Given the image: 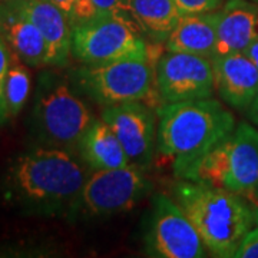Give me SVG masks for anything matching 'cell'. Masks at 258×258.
<instances>
[{
	"mask_svg": "<svg viewBox=\"0 0 258 258\" xmlns=\"http://www.w3.org/2000/svg\"><path fill=\"white\" fill-rule=\"evenodd\" d=\"M126 12L152 40H166L182 13L175 0H125Z\"/></svg>",
	"mask_w": 258,
	"mask_h": 258,
	"instance_id": "cell-18",
	"label": "cell"
},
{
	"mask_svg": "<svg viewBox=\"0 0 258 258\" xmlns=\"http://www.w3.org/2000/svg\"><path fill=\"white\" fill-rule=\"evenodd\" d=\"M78 155L91 171L112 169L129 164V158L111 126L102 119H95L79 142Z\"/></svg>",
	"mask_w": 258,
	"mask_h": 258,
	"instance_id": "cell-17",
	"label": "cell"
},
{
	"mask_svg": "<svg viewBox=\"0 0 258 258\" xmlns=\"http://www.w3.org/2000/svg\"><path fill=\"white\" fill-rule=\"evenodd\" d=\"M139 25L123 13L102 15L72 28V55L81 63L149 59Z\"/></svg>",
	"mask_w": 258,
	"mask_h": 258,
	"instance_id": "cell-7",
	"label": "cell"
},
{
	"mask_svg": "<svg viewBox=\"0 0 258 258\" xmlns=\"http://www.w3.org/2000/svg\"><path fill=\"white\" fill-rule=\"evenodd\" d=\"M257 37L258 6L255 3L248 0H228L217 12L215 56L244 52Z\"/></svg>",
	"mask_w": 258,
	"mask_h": 258,
	"instance_id": "cell-14",
	"label": "cell"
},
{
	"mask_svg": "<svg viewBox=\"0 0 258 258\" xmlns=\"http://www.w3.org/2000/svg\"><path fill=\"white\" fill-rule=\"evenodd\" d=\"M88 169L74 151L33 148L15 158L6 169L3 195L25 211L36 214L72 210L89 175Z\"/></svg>",
	"mask_w": 258,
	"mask_h": 258,
	"instance_id": "cell-1",
	"label": "cell"
},
{
	"mask_svg": "<svg viewBox=\"0 0 258 258\" xmlns=\"http://www.w3.org/2000/svg\"><path fill=\"white\" fill-rule=\"evenodd\" d=\"M217 45V12L182 15L165 40L166 52H181L212 59Z\"/></svg>",
	"mask_w": 258,
	"mask_h": 258,
	"instance_id": "cell-16",
	"label": "cell"
},
{
	"mask_svg": "<svg viewBox=\"0 0 258 258\" xmlns=\"http://www.w3.org/2000/svg\"><path fill=\"white\" fill-rule=\"evenodd\" d=\"M49 2H52L53 5H56L68 18H71V13H72V10H74L78 0H49Z\"/></svg>",
	"mask_w": 258,
	"mask_h": 258,
	"instance_id": "cell-24",
	"label": "cell"
},
{
	"mask_svg": "<svg viewBox=\"0 0 258 258\" xmlns=\"http://www.w3.org/2000/svg\"><path fill=\"white\" fill-rule=\"evenodd\" d=\"M10 57H12V50L0 35V125H5L10 118L8 103H6V95H5V85L9 71Z\"/></svg>",
	"mask_w": 258,
	"mask_h": 258,
	"instance_id": "cell-20",
	"label": "cell"
},
{
	"mask_svg": "<svg viewBox=\"0 0 258 258\" xmlns=\"http://www.w3.org/2000/svg\"><path fill=\"white\" fill-rule=\"evenodd\" d=\"M69 79L79 92L106 108L148 98L155 83V66L151 59L82 63Z\"/></svg>",
	"mask_w": 258,
	"mask_h": 258,
	"instance_id": "cell-6",
	"label": "cell"
},
{
	"mask_svg": "<svg viewBox=\"0 0 258 258\" xmlns=\"http://www.w3.org/2000/svg\"><path fill=\"white\" fill-rule=\"evenodd\" d=\"M151 191L147 168L128 165L89 174L72 211L89 218L111 217L134 208Z\"/></svg>",
	"mask_w": 258,
	"mask_h": 258,
	"instance_id": "cell-8",
	"label": "cell"
},
{
	"mask_svg": "<svg viewBox=\"0 0 258 258\" xmlns=\"http://www.w3.org/2000/svg\"><path fill=\"white\" fill-rule=\"evenodd\" d=\"M244 53H245V56L248 57L252 63L255 64V68L258 69V37L249 43V46L244 50Z\"/></svg>",
	"mask_w": 258,
	"mask_h": 258,
	"instance_id": "cell-25",
	"label": "cell"
},
{
	"mask_svg": "<svg viewBox=\"0 0 258 258\" xmlns=\"http://www.w3.org/2000/svg\"><path fill=\"white\" fill-rule=\"evenodd\" d=\"M71 81L46 71L39 75L32 131L42 147L78 149L95 116Z\"/></svg>",
	"mask_w": 258,
	"mask_h": 258,
	"instance_id": "cell-4",
	"label": "cell"
},
{
	"mask_svg": "<svg viewBox=\"0 0 258 258\" xmlns=\"http://www.w3.org/2000/svg\"><path fill=\"white\" fill-rule=\"evenodd\" d=\"M235 118L212 98L166 103L159 112L157 151L185 179L212 148L232 134Z\"/></svg>",
	"mask_w": 258,
	"mask_h": 258,
	"instance_id": "cell-2",
	"label": "cell"
},
{
	"mask_svg": "<svg viewBox=\"0 0 258 258\" xmlns=\"http://www.w3.org/2000/svg\"><path fill=\"white\" fill-rule=\"evenodd\" d=\"M148 252L159 258H201L207 248L175 200L158 194L147 232Z\"/></svg>",
	"mask_w": 258,
	"mask_h": 258,
	"instance_id": "cell-9",
	"label": "cell"
},
{
	"mask_svg": "<svg viewBox=\"0 0 258 258\" xmlns=\"http://www.w3.org/2000/svg\"><path fill=\"white\" fill-rule=\"evenodd\" d=\"M224 0H175L182 15H198L217 12L222 6Z\"/></svg>",
	"mask_w": 258,
	"mask_h": 258,
	"instance_id": "cell-21",
	"label": "cell"
},
{
	"mask_svg": "<svg viewBox=\"0 0 258 258\" xmlns=\"http://www.w3.org/2000/svg\"><path fill=\"white\" fill-rule=\"evenodd\" d=\"M98 16L102 15H113V13H123L128 15L125 0H91Z\"/></svg>",
	"mask_w": 258,
	"mask_h": 258,
	"instance_id": "cell-23",
	"label": "cell"
},
{
	"mask_svg": "<svg viewBox=\"0 0 258 258\" xmlns=\"http://www.w3.org/2000/svg\"><path fill=\"white\" fill-rule=\"evenodd\" d=\"M101 118L115 132L129 158V162L147 168L157 149V116L141 101L106 106Z\"/></svg>",
	"mask_w": 258,
	"mask_h": 258,
	"instance_id": "cell-11",
	"label": "cell"
},
{
	"mask_svg": "<svg viewBox=\"0 0 258 258\" xmlns=\"http://www.w3.org/2000/svg\"><path fill=\"white\" fill-rule=\"evenodd\" d=\"M247 200L251 201V205H252V208H254V214H255V225H258V188L254 191V192L249 195Z\"/></svg>",
	"mask_w": 258,
	"mask_h": 258,
	"instance_id": "cell-27",
	"label": "cell"
},
{
	"mask_svg": "<svg viewBox=\"0 0 258 258\" xmlns=\"http://www.w3.org/2000/svg\"><path fill=\"white\" fill-rule=\"evenodd\" d=\"M215 89L235 109H248L258 98V69L244 52L212 57Z\"/></svg>",
	"mask_w": 258,
	"mask_h": 258,
	"instance_id": "cell-13",
	"label": "cell"
},
{
	"mask_svg": "<svg viewBox=\"0 0 258 258\" xmlns=\"http://www.w3.org/2000/svg\"><path fill=\"white\" fill-rule=\"evenodd\" d=\"M39 29L47 46V66L60 68L72 53V25L62 10L49 0L9 2Z\"/></svg>",
	"mask_w": 258,
	"mask_h": 258,
	"instance_id": "cell-12",
	"label": "cell"
},
{
	"mask_svg": "<svg viewBox=\"0 0 258 258\" xmlns=\"http://www.w3.org/2000/svg\"><path fill=\"white\" fill-rule=\"evenodd\" d=\"M185 179L205 182L248 198L258 188V129L241 122L194 166Z\"/></svg>",
	"mask_w": 258,
	"mask_h": 258,
	"instance_id": "cell-5",
	"label": "cell"
},
{
	"mask_svg": "<svg viewBox=\"0 0 258 258\" xmlns=\"http://www.w3.org/2000/svg\"><path fill=\"white\" fill-rule=\"evenodd\" d=\"M0 35L29 66H47V46L39 29L9 2L0 0Z\"/></svg>",
	"mask_w": 258,
	"mask_h": 258,
	"instance_id": "cell-15",
	"label": "cell"
},
{
	"mask_svg": "<svg viewBox=\"0 0 258 258\" xmlns=\"http://www.w3.org/2000/svg\"><path fill=\"white\" fill-rule=\"evenodd\" d=\"M234 258H258V225L247 232L235 251Z\"/></svg>",
	"mask_w": 258,
	"mask_h": 258,
	"instance_id": "cell-22",
	"label": "cell"
},
{
	"mask_svg": "<svg viewBox=\"0 0 258 258\" xmlns=\"http://www.w3.org/2000/svg\"><path fill=\"white\" fill-rule=\"evenodd\" d=\"M174 197L214 257L234 258L241 241L255 225L254 208L240 194L184 179L174 186Z\"/></svg>",
	"mask_w": 258,
	"mask_h": 258,
	"instance_id": "cell-3",
	"label": "cell"
},
{
	"mask_svg": "<svg viewBox=\"0 0 258 258\" xmlns=\"http://www.w3.org/2000/svg\"><path fill=\"white\" fill-rule=\"evenodd\" d=\"M155 85L165 103L211 98L215 91L212 59L166 52L159 56L155 64Z\"/></svg>",
	"mask_w": 258,
	"mask_h": 258,
	"instance_id": "cell-10",
	"label": "cell"
},
{
	"mask_svg": "<svg viewBox=\"0 0 258 258\" xmlns=\"http://www.w3.org/2000/svg\"><path fill=\"white\" fill-rule=\"evenodd\" d=\"M3 2H13V0H3Z\"/></svg>",
	"mask_w": 258,
	"mask_h": 258,
	"instance_id": "cell-28",
	"label": "cell"
},
{
	"mask_svg": "<svg viewBox=\"0 0 258 258\" xmlns=\"http://www.w3.org/2000/svg\"><path fill=\"white\" fill-rule=\"evenodd\" d=\"M248 118L258 126V98L251 103L248 108Z\"/></svg>",
	"mask_w": 258,
	"mask_h": 258,
	"instance_id": "cell-26",
	"label": "cell"
},
{
	"mask_svg": "<svg viewBox=\"0 0 258 258\" xmlns=\"http://www.w3.org/2000/svg\"><path fill=\"white\" fill-rule=\"evenodd\" d=\"M26 64L18 55L12 52L9 71L6 76L5 95L10 116H18L19 112L23 109L30 93V72Z\"/></svg>",
	"mask_w": 258,
	"mask_h": 258,
	"instance_id": "cell-19",
	"label": "cell"
}]
</instances>
